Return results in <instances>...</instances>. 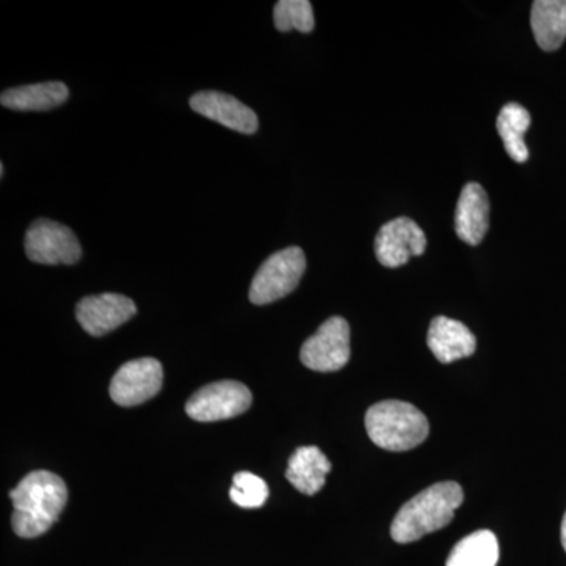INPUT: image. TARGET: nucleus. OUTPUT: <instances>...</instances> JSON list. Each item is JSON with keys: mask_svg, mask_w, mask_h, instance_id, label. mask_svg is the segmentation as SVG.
I'll use <instances>...</instances> for the list:
<instances>
[{"mask_svg": "<svg viewBox=\"0 0 566 566\" xmlns=\"http://www.w3.org/2000/svg\"><path fill=\"white\" fill-rule=\"evenodd\" d=\"M13 502L11 526L21 538H36L50 531L59 520L66 502L69 490L57 474L50 471L31 472L10 491Z\"/></svg>", "mask_w": 566, "mask_h": 566, "instance_id": "obj_1", "label": "nucleus"}, {"mask_svg": "<svg viewBox=\"0 0 566 566\" xmlns=\"http://www.w3.org/2000/svg\"><path fill=\"white\" fill-rule=\"evenodd\" d=\"M464 501L463 488L455 482L436 483L406 502L395 516L390 535L397 543H412L452 523Z\"/></svg>", "mask_w": 566, "mask_h": 566, "instance_id": "obj_2", "label": "nucleus"}, {"mask_svg": "<svg viewBox=\"0 0 566 566\" xmlns=\"http://www.w3.org/2000/svg\"><path fill=\"white\" fill-rule=\"evenodd\" d=\"M365 428L371 442L389 452L416 449L430 433V423L423 412L400 400L371 406L365 416Z\"/></svg>", "mask_w": 566, "mask_h": 566, "instance_id": "obj_3", "label": "nucleus"}, {"mask_svg": "<svg viewBox=\"0 0 566 566\" xmlns=\"http://www.w3.org/2000/svg\"><path fill=\"white\" fill-rule=\"evenodd\" d=\"M305 266V253L297 245L273 253L256 271L249 300L255 305H266L289 296L300 285Z\"/></svg>", "mask_w": 566, "mask_h": 566, "instance_id": "obj_4", "label": "nucleus"}, {"mask_svg": "<svg viewBox=\"0 0 566 566\" xmlns=\"http://www.w3.org/2000/svg\"><path fill=\"white\" fill-rule=\"evenodd\" d=\"M24 245L33 263L74 264L82 256L80 240L73 230L51 219H36L25 233Z\"/></svg>", "mask_w": 566, "mask_h": 566, "instance_id": "obj_5", "label": "nucleus"}, {"mask_svg": "<svg viewBox=\"0 0 566 566\" xmlns=\"http://www.w3.org/2000/svg\"><path fill=\"white\" fill-rule=\"evenodd\" d=\"M349 356V324L342 316L326 319L301 348V363L322 374L342 370Z\"/></svg>", "mask_w": 566, "mask_h": 566, "instance_id": "obj_6", "label": "nucleus"}, {"mask_svg": "<svg viewBox=\"0 0 566 566\" xmlns=\"http://www.w3.org/2000/svg\"><path fill=\"white\" fill-rule=\"evenodd\" d=\"M252 405V394L238 381H219L202 387L186 403V412L197 422H219L244 415Z\"/></svg>", "mask_w": 566, "mask_h": 566, "instance_id": "obj_7", "label": "nucleus"}, {"mask_svg": "<svg viewBox=\"0 0 566 566\" xmlns=\"http://www.w3.org/2000/svg\"><path fill=\"white\" fill-rule=\"evenodd\" d=\"M163 365L153 357L129 360L118 368L111 381V398L132 408L150 400L163 387Z\"/></svg>", "mask_w": 566, "mask_h": 566, "instance_id": "obj_8", "label": "nucleus"}, {"mask_svg": "<svg viewBox=\"0 0 566 566\" xmlns=\"http://www.w3.org/2000/svg\"><path fill=\"white\" fill-rule=\"evenodd\" d=\"M427 251V237L423 230L409 218H398L379 229L375 240L378 262L386 268H400L412 256Z\"/></svg>", "mask_w": 566, "mask_h": 566, "instance_id": "obj_9", "label": "nucleus"}, {"mask_svg": "<svg viewBox=\"0 0 566 566\" xmlns=\"http://www.w3.org/2000/svg\"><path fill=\"white\" fill-rule=\"evenodd\" d=\"M137 314L136 304L117 293L96 294L80 301L76 318L82 329L93 337H103L129 322Z\"/></svg>", "mask_w": 566, "mask_h": 566, "instance_id": "obj_10", "label": "nucleus"}, {"mask_svg": "<svg viewBox=\"0 0 566 566\" xmlns=\"http://www.w3.org/2000/svg\"><path fill=\"white\" fill-rule=\"evenodd\" d=\"M191 109L208 120L221 123L226 128L241 134H253L260 123L255 112L240 99L222 92H199L189 99Z\"/></svg>", "mask_w": 566, "mask_h": 566, "instance_id": "obj_11", "label": "nucleus"}, {"mask_svg": "<svg viewBox=\"0 0 566 566\" xmlns=\"http://www.w3.org/2000/svg\"><path fill=\"white\" fill-rule=\"evenodd\" d=\"M490 227V200L479 182H468L458 199L455 230L465 244L482 243Z\"/></svg>", "mask_w": 566, "mask_h": 566, "instance_id": "obj_12", "label": "nucleus"}, {"mask_svg": "<svg viewBox=\"0 0 566 566\" xmlns=\"http://www.w3.org/2000/svg\"><path fill=\"white\" fill-rule=\"evenodd\" d=\"M427 344L436 359L442 364L464 359L472 356L476 349L475 335L471 329L463 323L447 316H438L431 322Z\"/></svg>", "mask_w": 566, "mask_h": 566, "instance_id": "obj_13", "label": "nucleus"}, {"mask_svg": "<svg viewBox=\"0 0 566 566\" xmlns=\"http://www.w3.org/2000/svg\"><path fill=\"white\" fill-rule=\"evenodd\" d=\"M331 469V461L318 447H300L290 458L285 475L300 493L314 495L323 490Z\"/></svg>", "mask_w": 566, "mask_h": 566, "instance_id": "obj_14", "label": "nucleus"}, {"mask_svg": "<svg viewBox=\"0 0 566 566\" xmlns=\"http://www.w3.org/2000/svg\"><path fill=\"white\" fill-rule=\"evenodd\" d=\"M69 96V87L63 82H40V84L9 88L0 96V103L11 111L43 112L62 106Z\"/></svg>", "mask_w": 566, "mask_h": 566, "instance_id": "obj_15", "label": "nucleus"}, {"mask_svg": "<svg viewBox=\"0 0 566 566\" xmlns=\"http://www.w3.org/2000/svg\"><path fill=\"white\" fill-rule=\"evenodd\" d=\"M531 25L543 51L558 50L566 39V0H536Z\"/></svg>", "mask_w": 566, "mask_h": 566, "instance_id": "obj_16", "label": "nucleus"}, {"mask_svg": "<svg viewBox=\"0 0 566 566\" xmlns=\"http://www.w3.org/2000/svg\"><path fill=\"white\" fill-rule=\"evenodd\" d=\"M531 126V114L521 104L510 103L502 107L497 117L499 136L504 140L505 150L515 163H526L528 150L524 134Z\"/></svg>", "mask_w": 566, "mask_h": 566, "instance_id": "obj_17", "label": "nucleus"}, {"mask_svg": "<svg viewBox=\"0 0 566 566\" xmlns=\"http://www.w3.org/2000/svg\"><path fill=\"white\" fill-rule=\"evenodd\" d=\"M497 562V538L491 531H479L453 547L446 566H495Z\"/></svg>", "mask_w": 566, "mask_h": 566, "instance_id": "obj_18", "label": "nucleus"}, {"mask_svg": "<svg viewBox=\"0 0 566 566\" xmlns=\"http://www.w3.org/2000/svg\"><path fill=\"white\" fill-rule=\"evenodd\" d=\"M274 25L279 32L314 31V9L308 0H281L274 7Z\"/></svg>", "mask_w": 566, "mask_h": 566, "instance_id": "obj_19", "label": "nucleus"}, {"mask_svg": "<svg viewBox=\"0 0 566 566\" xmlns=\"http://www.w3.org/2000/svg\"><path fill=\"white\" fill-rule=\"evenodd\" d=\"M270 490L266 482L252 472H238L230 488V499L241 509H260L266 502Z\"/></svg>", "mask_w": 566, "mask_h": 566, "instance_id": "obj_20", "label": "nucleus"}, {"mask_svg": "<svg viewBox=\"0 0 566 566\" xmlns=\"http://www.w3.org/2000/svg\"><path fill=\"white\" fill-rule=\"evenodd\" d=\"M562 545H564V549L566 551V513L564 521H562Z\"/></svg>", "mask_w": 566, "mask_h": 566, "instance_id": "obj_21", "label": "nucleus"}, {"mask_svg": "<svg viewBox=\"0 0 566 566\" xmlns=\"http://www.w3.org/2000/svg\"><path fill=\"white\" fill-rule=\"evenodd\" d=\"M3 174H6V169H3V164H2V166H0V175H2V177H3Z\"/></svg>", "mask_w": 566, "mask_h": 566, "instance_id": "obj_22", "label": "nucleus"}]
</instances>
